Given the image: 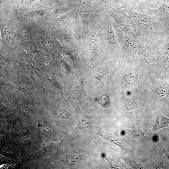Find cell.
<instances>
[{"label":"cell","mask_w":169,"mask_h":169,"mask_svg":"<svg viewBox=\"0 0 169 169\" xmlns=\"http://www.w3.org/2000/svg\"><path fill=\"white\" fill-rule=\"evenodd\" d=\"M126 6V18L142 47L156 48L169 34V23L135 10L128 4Z\"/></svg>","instance_id":"6da1fadb"},{"label":"cell","mask_w":169,"mask_h":169,"mask_svg":"<svg viewBox=\"0 0 169 169\" xmlns=\"http://www.w3.org/2000/svg\"><path fill=\"white\" fill-rule=\"evenodd\" d=\"M110 74L111 86L123 96L142 91L144 86L152 84L146 71L135 61L126 63L118 60Z\"/></svg>","instance_id":"7a4b0ae2"},{"label":"cell","mask_w":169,"mask_h":169,"mask_svg":"<svg viewBox=\"0 0 169 169\" xmlns=\"http://www.w3.org/2000/svg\"><path fill=\"white\" fill-rule=\"evenodd\" d=\"M134 61L146 71L152 84L164 80L161 78L157 71L154 53L150 47H142L135 57Z\"/></svg>","instance_id":"3957f363"},{"label":"cell","mask_w":169,"mask_h":169,"mask_svg":"<svg viewBox=\"0 0 169 169\" xmlns=\"http://www.w3.org/2000/svg\"><path fill=\"white\" fill-rule=\"evenodd\" d=\"M120 46L119 61L122 63H131L134 62V58L142 46L137 38H132L118 30Z\"/></svg>","instance_id":"277c9868"},{"label":"cell","mask_w":169,"mask_h":169,"mask_svg":"<svg viewBox=\"0 0 169 169\" xmlns=\"http://www.w3.org/2000/svg\"><path fill=\"white\" fill-rule=\"evenodd\" d=\"M88 73L84 72L78 74L72 83L64 87V97L68 100L74 109L80 113L83 110L81 101V95L84 80Z\"/></svg>","instance_id":"5b68a950"},{"label":"cell","mask_w":169,"mask_h":169,"mask_svg":"<svg viewBox=\"0 0 169 169\" xmlns=\"http://www.w3.org/2000/svg\"><path fill=\"white\" fill-rule=\"evenodd\" d=\"M157 71L161 79L169 80V34L155 49H152Z\"/></svg>","instance_id":"8992f818"},{"label":"cell","mask_w":169,"mask_h":169,"mask_svg":"<svg viewBox=\"0 0 169 169\" xmlns=\"http://www.w3.org/2000/svg\"><path fill=\"white\" fill-rule=\"evenodd\" d=\"M49 54L38 50L31 64L41 70L45 77L57 78L59 60Z\"/></svg>","instance_id":"52a82bcc"},{"label":"cell","mask_w":169,"mask_h":169,"mask_svg":"<svg viewBox=\"0 0 169 169\" xmlns=\"http://www.w3.org/2000/svg\"><path fill=\"white\" fill-rule=\"evenodd\" d=\"M117 62L115 59L90 70L85 77L83 90L87 92L96 86L107 74L112 72Z\"/></svg>","instance_id":"ba28073f"},{"label":"cell","mask_w":169,"mask_h":169,"mask_svg":"<svg viewBox=\"0 0 169 169\" xmlns=\"http://www.w3.org/2000/svg\"><path fill=\"white\" fill-rule=\"evenodd\" d=\"M0 64V83L10 84L14 82L18 77L19 62L1 56Z\"/></svg>","instance_id":"9c48e42d"},{"label":"cell","mask_w":169,"mask_h":169,"mask_svg":"<svg viewBox=\"0 0 169 169\" xmlns=\"http://www.w3.org/2000/svg\"><path fill=\"white\" fill-rule=\"evenodd\" d=\"M12 84L17 89L32 98L39 96L44 87L32 80L23 71L20 66L17 80Z\"/></svg>","instance_id":"30bf717a"},{"label":"cell","mask_w":169,"mask_h":169,"mask_svg":"<svg viewBox=\"0 0 169 169\" xmlns=\"http://www.w3.org/2000/svg\"><path fill=\"white\" fill-rule=\"evenodd\" d=\"M1 103L3 107L12 108L18 105L24 93L12 84L0 83Z\"/></svg>","instance_id":"8fae6325"},{"label":"cell","mask_w":169,"mask_h":169,"mask_svg":"<svg viewBox=\"0 0 169 169\" xmlns=\"http://www.w3.org/2000/svg\"><path fill=\"white\" fill-rule=\"evenodd\" d=\"M37 47V45L32 42L24 43L14 50L12 57L21 63L31 64L38 51Z\"/></svg>","instance_id":"7c38bea8"},{"label":"cell","mask_w":169,"mask_h":169,"mask_svg":"<svg viewBox=\"0 0 169 169\" xmlns=\"http://www.w3.org/2000/svg\"><path fill=\"white\" fill-rule=\"evenodd\" d=\"M77 74L71 66L65 60H59L57 68V78L60 79L64 86L73 82L74 77Z\"/></svg>","instance_id":"4fadbf2b"},{"label":"cell","mask_w":169,"mask_h":169,"mask_svg":"<svg viewBox=\"0 0 169 169\" xmlns=\"http://www.w3.org/2000/svg\"><path fill=\"white\" fill-rule=\"evenodd\" d=\"M80 113V115L74 132L76 138L79 137L82 133L90 130L94 125L97 124L94 118L89 114L84 112L83 110Z\"/></svg>","instance_id":"5bb4252c"},{"label":"cell","mask_w":169,"mask_h":169,"mask_svg":"<svg viewBox=\"0 0 169 169\" xmlns=\"http://www.w3.org/2000/svg\"><path fill=\"white\" fill-rule=\"evenodd\" d=\"M19 64L23 71L32 80L39 86L44 87L45 76L41 70L32 64H24L20 62Z\"/></svg>","instance_id":"9a60e30c"},{"label":"cell","mask_w":169,"mask_h":169,"mask_svg":"<svg viewBox=\"0 0 169 169\" xmlns=\"http://www.w3.org/2000/svg\"><path fill=\"white\" fill-rule=\"evenodd\" d=\"M137 11L152 16L158 21L169 23V5L162 4L157 9L146 8Z\"/></svg>","instance_id":"2e32d148"},{"label":"cell","mask_w":169,"mask_h":169,"mask_svg":"<svg viewBox=\"0 0 169 169\" xmlns=\"http://www.w3.org/2000/svg\"><path fill=\"white\" fill-rule=\"evenodd\" d=\"M145 86L150 88L157 99L160 101H165L169 97V80L147 84Z\"/></svg>","instance_id":"e0dca14e"},{"label":"cell","mask_w":169,"mask_h":169,"mask_svg":"<svg viewBox=\"0 0 169 169\" xmlns=\"http://www.w3.org/2000/svg\"><path fill=\"white\" fill-rule=\"evenodd\" d=\"M45 87L60 97H64V85L60 79L58 78L45 77Z\"/></svg>","instance_id":"ac0fdd59"},{"label":"cell","mask_w":169,"mask_h":169,"mask_svg":"<svg viewBox=\"0 0 169 169\" xmlns=\"http://www.w3.org/2000/svg\"><path fill=\"white\" fill-rule=\"evenodd\" d=\"M114 16L125 34L129 37L137 38L129 22L126 18L125 13H122V16L117 15H114Z\"/></svg>","instance_id":"d6986e66"},{"label":"cell","mask_w":169,"mask_h":169,"mask_svg":"<svg viewBox=\"0 0 169 169\" xmlns=\"http://www.w3.org/2000/svg\"><path fill=\"white\" fill-rule=\"evenodd\" d=\"M96 134L102 136L107 141L118 146L122 150H126L128 149L126 143L119 136L109 134L104 132H98Z\"/></svg>","instance_id":"ffe728a7"},{"label":"cell","mask_w":169,"mask_h":169,"mask_svg":"<svg viewBox=\"0 0 169 169\" xmlns=\"http://www.w3.org/2000/svg\"><path fill=\"white\" fill-rule=\"evenodd\" d=\"M169 128V119L164 116L158 110L157 113V118L155 124L153 125L151 130L155 132L163 128Z\"/></svg>","instance_id":"44dd1931"},{"label":"cell","mask_w":169,"mask_h":169,"mask_svg":"<svg viewBox=\"0 0 169 169\" xmlns=\"http://www.w3.org/2000/svg\"><path fill=\"white\" fill-rule=\"evenodd\" d=\"M87 153L85 151L72 153L68 156L66 161L69 165H77L85 156L87 154Z\"/></svg>","instance_id":"7402d4cb"},{"label":"cell","mask_w":169,"mask_h":169,"mask_svg":"<svg viewBox=\"0 0 169 169\" xmlns=\"http://www.w3.org/2000/svg\"><path fill=\"white\" fill-rule=\"evenodd\" d=\"M108 92L95 97V101L100 105L105 108H109L111 105V102L110 95Z\"/></svg>","instance_id":"603a6c76"},{"label":"cell","mask_w":169,"mask_h":169,"mask_svg":"<svg viewBox=\"0 0 169 169\" xmlns=\"http://www.w3.org/2000/svg\"><path fill=\"white\" fill-rule=\"evenodd\" d=\"M131 132L133 135L140 141L143 142H147L151 141L152 135L138 129L132 130Z\"/></svg>","instance_id":"cb8c5ba5"},{"label":"cell","mask_w":169,"mask_h":169,"mask_svg":"<svg viewBox=\"0 0 169 169\" xmlns=\"http://www.w3.org/2000/svg\"><path fill=\"white\" fill-rule=\"evenodd\" d=\"M36 45L39 50L49 54L48 43L44 38H38L36 41Z\"/></svg>","instance_id":"d4e9b609"},{"label":"cell","mask_w":169,"mask_h":169,"mask_svg":"<svg viewBox=\"0 0 169 169\" xmlns=\"http://www.w3.org/2000/svg\"><path fill=\"white\" fill-rule=\"evenodd\" d=\"M125 160L129 164V165L133 168H147V167L145 165L136 160H134L128 158L126 159Z\"/></svg>","instance_id":"484cf974"},{"label":"cell","mask_w":169,"mask_h":169,"mask_svg":"<svg viewBox=\"0 0 169 169\" xmlns=\"http://www.w3.org/2000/svg\"><path fill=\"white\" fill-rule=\"evenodd\" d=\"M57 144V143H54L47 140H45L44 142L42 145V149L44 151H49L55 146Z\"/></svg>","instance_id":"4316f807"},{"label":"cell","mask_w":169,"mask_h":169,"mask_svg":"<svg viewBox=\"0 0 169 169\" xmlns=\"http://www.w3.org/2000/svg\"><path fill=\"white\" fill-rule=\"evenodd\" d=\"M41 133L44 135H48L51 134L53 131V128L49 125H44L40 129Z\"/></svg>","instance_id":"83f0119b"},{"label":"cell","mask_w":169,"mask_h":169,"mask_svg":"<svg viewBox=\"0 0 169 169\" xmlns=\"http://www.w3.org/2000/svg\"><path fill=\"white\" fill-rule=\"evenodd\" d=\"M159 139L158 136L157 134H155L152 135L151 141L154 142H156L158 141Z\"/></svg>","instance_id":"f1b7e54d"},{"label":"cell","mask_w":169,"mask_h":169,"mask_svg":"<svg viewBox=\"0 0 169 169\" xmlns=\"http://www.w3.org/2000/svg\"><path fill=\"white\" fill-rule=\"evenodd\" d=\"M162 153L165 154L167 156L169 160V151L166 149H164L163 150Z\"/></svg>","instance_id":"f546056e"}]
</instances>
